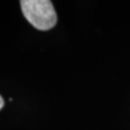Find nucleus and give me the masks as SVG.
I'll list each match as a JSON object with an SVG mask.
<instances>
[{
    "mask_svg": "<svg viewBox=\"0 0 130 130\" xmlns=\"http://www.w3.org/2000/svg\"><path fill=\"white\" fill-rule=\"evenodd\" d=\"M21 8L25 19L39 30H49L55 26L58 16L49 0H22Z\"/></svg>",
    "mask_w": 130,
    "mask_h": 130,
    "instance_id": "f257e3e1",
    "label": "nucleus"
},
{
    "mask_svg": "<svg viewBox=\"0 0 130 130\" xmlns=\"http://www.w3.org/2000/svg\"><path fill=\"white\" fill-rule=\"evenodd\" d=\"M3 105H5V101H3V99H2V96L0 95V109H1L2 107H3Z\"/></svg>",
    "mask_w": 130,
    "mask_h": 130,
    "instance_id": "f03ea898",
    "label": "nucleus"
}]
</instances>
